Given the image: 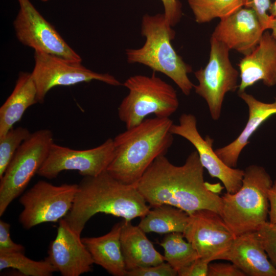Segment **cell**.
Returning <instances> with one entry per match:
<instances>
[{"instance_id":"cell-20","label":"cell","mask_w":276,"mask_h":276,"mask_svg":"<svg viewBox=\"0 0 276 276\" xmlns=\"http://www.w3.org/2000/svg\"><path fill=\"white\" fill-rule=\"evenodd\" d=\"M121 223L120 242L127 271L165 261L164 255L156 250L146 233L138 226L125 220Z\"/></svg>"},{"instance_id":"cell-10","label":"cell","mask_w":276,"mask_h":276,"mask_svg":"<svg viewBox=\"0 0 276 276\" xmlns=\"http://www.w3.org/2000/svg\"><path fill=\"white\" fill-rule=\"evenodd\" d=\"M19 8L13 22L16 37L22 44L71 62L82 58L65 41L30 0H17Z\"/></svg>"},{"instance_id":"cell-6","label":"cell","mask_w":276,"mask_h":276,"mask_svg":"<svg viewBox=\"0 0 276 276\" xmlns=\"http://www.w3.org/2000/svg\"><path fill=\"white\" fill-rule=\"evenodd\" d=\"M129 90L118 107V116L126 129L133 127L149 114L169 118L177 109V93L170 84L155 75H137L123 84Z\"/></svg>"},{"instance_id":"cell-28","label":"cell","mask_w":276,"mask_h":276,"mask_svg":"<svg viewBox=\"0 0 276 276\" xmlns=\"http://www.w3.org/2000/svg\"><path fill=\"white\" fill-rule=\"evenodd\" d=\"M257 232L265 252L276 267V224L267 221Z\"/></svg>"},{"instance_id":"cell-22","label":"cell","mask_w":276,"mask_h":276,"mask_svg":"<svg viewBox=\"0 0 276 276\" xmlns=\"http://www.w3.org/2000/svg\"><path fill=\"white\" fill-rule=\"evenodd\" d=\"M121 226L118 223L104 235L81 238L94 263L114 276H126L127 271L121 246Z\"/></svg>"},{"instance_id":"cell-33","label":"cell","mask_w":276,"mask_h":276,"mask_svg":"<svg viewBox=\"0 0 276 276\" xmlns=\"http://www.w3.org/2000/svg\"><path fill=\"white\" fill-rule=\"evenodd\" d=\"M164 8L165 18L172 27L177 24L182 17L181 5L178 0H160Z\"/></svg>"},{"instance_id":"cell-34","label":"cell","mask_w":276,"mask_h":276,"mask_svg":"<svg viewBox=\"0 0 276 276\" xmlns=\"http://www.w3.org/2000/svg\"><path fill=\"white\" fill-rule=\"evenodd\" d=\"M210 263L198 258L189 265L177 271L179 276H208Z\"/></svg>"},{"instance_id":"cell-4","label":"cell","mask_w":276,"mask_h":276,"mask_svg":"<svg viewBox=\"0 0 276 276\" xmlns=\"http://www.w3.org/2000/svg\"><path fill=\"white\" fill-rule=\"evenodd\" d=\"M141 33L145 38V42L140 48L126 50L127 62L142 64L154 72L165 74L183 94L189 95L194 86L188 77L192 68L172 46L171 41L174 39L175 33L164 14H145L142 19Z\"/></svg>"},{"instance_id":"cell-1","label":"cell","mask_w":276,"mask_h":276,"mask_svg":"<svg viewBox=\"0 0 276 276\" xmlns=\"http://www.w3.org/2000/svg\"><path fill=\"white\" fill-rule=\"evenodd\" d=\"M204 168L197 152H191L182 166L169 162L165 155L156 158L135 184L152 208L163 204L179 208L189 215L203 209L220 214L222 200L219 183L204 181Z\"/></svg>"},{"instance_id":"cell-30","label":"cell","mask_w":276,"mask_h":276,"mask_svg":"<svg viewBox=\"0 0 276 276\" xmlns=\"http://www.w3.org/2000/svg\"><path fill=\"white\" fill-rule=\"evenodd\" d=\"M270 0H243V7L252 9L256 13L263 28L268 30L271 16L268 12Z\"/></svg>"},{"instance_id":"cell-35","label":"cell","mask_w":276,"mask_h":276,"mask_svg":"<svg viewBox=\"0 0 276 276\" xmlns=\"http://www.w3.org/2000/svg\"><path fill=\"white\" fill-rule=\"evenodd\" d=\"M268 199L269 202V221L276 224V179L273 182L269 190Z\"/></svg>"},{"instance_id":"cell-15","label":"cell","mask_w":276,"mask_h":276,"mask_svg":"<svg viewBox=\"0 0 276 276\" xmlns=\"http://www.w3.org/2000/svg\"><path fill=\"white\" fill-rule=\"evenodd\" d=\"M47 258L63 276H79L91 270V256L64 218L59 220L55 239L51 242Z\"/></svg>"},{"instance_id":"cell-31","label":"cell","mask_w":276,"mask_h":276,"mask_svg":"<svg viewBox=\"0 0 276 276\" xmlns=\"http://www.w3.org/2000/svg\"><path fill=\"white\" fill-rule=\"evenodd\" d=\"M9 223L0 220V253L25 252V247L21 244L13 242L10 236Z\"/></svg>"},{"instance_id":"cell-2","label":"cell","mask_w":276,"mask_h":276,"mask_svg":"<svg viewBox=\"0 0 276 276\" xmlns=\"http://www.w3.org/2000/svg\"><path fill=\"white\" fill-rule=\"evenodd\" d=\"M78 185L72 206L64 219L80 236L87 222L98 213L131 221L142 218L150 210L135 185L124 183L107 171L96 176L84 177Z\"/></svg>"},{"instance_id":"cell-27","label":"cell","mask_w":276,"mask_h":276,"mask_svg":"<svg viewBox=\"0 0 276 276\" xmlns=\"http://www.w3.org/2000/svg\"><path fill=\"white\" fill-rule=\"evenodd\" d=\"M31 134L27 128L19 127L12 128L0 137V178L20 145Z\"/></svg>"},{"instance_id":"cell-14","label":"cell","mask_w":276,"mask_h":276,"mask_svg":"<svg viewBox=\"0 0 276 276\" xmlns=\"http://www.w3.org/2000/svg\"><path fill=\"white\" fill-rule=\"evenodd\" d=\"M170 132L185 138L194 146L203 167L212 177L222 182L226 192L235 193L240 189L244 171L229 167L220 159L213 148V140L208 135L204 139L199 133L195 116L191 113L182 114L179 124H173Z\"/></svg>"},{"instance_id":"cell-36","label":"cell","mask_w":276,"mask_h":276,"mask_svg":"<svg viewBox=\"0 0 276 276\" xmlns=\"http://www.w3.org/2000/svg\"><path fill=\"white\" fill-rule=\"evenodd\" d=\"M269 29L271 30V35L276 39V17H271L268 26Z\"/></svg>"},{"instance_id":"cell-25","label":"cell","mask_w":276,"mask_h":276,"mask_svg":"<svg viewBox=\"0 0 276 276\" xmlns=\"http://www.w3.org/2000/svg\"><path fill=\"white\" fill-rule=\"evenodd\" d=\"M198 24L220 19L234 13L243 7V0H187Z\"/></svg>"},{"instance_id":"cell-21","label":"cell","mask_w":276,"mask_h":276,"mask_svg":"<svg viewBox=\"0 0 276 276\" xmlns=\"http://www.w3.org/2000/svg\"><path fill=\"white\" fill-rule=\"evenodd\" d=\"M37 103L32 73L20 72L13 91L0 108V137L13 128L29 107Z\"/></svg>"},{"instance_id":"cell-26","label":"cell","mask_w":276,"mask_h":276,"mask_svg":"<svg viewBox=\"0 0 276 276\" xmlns=\"http://www.w3.org/2000/svg\"><path fill=\"white\" fill-rule=\"evenodd\" d=\"M9 268L27 276H51L56 271L47 257L34 261L26 257L24 252L0 253V270Z\"/></svg>"},{"instance_id":"cell-37","label":"cell","mask_w":276,"mask_h":276,"mask_svg":"<svg viewBox=\"0 0 276 276\" xmlns=\"http://www.w3.org/2000/svg\"><path fill=\"white\" fill-rule=\"evenodd\" d=\"M268 12L271 17H276V0L273 3L271 4Z\"/></svg>"},{"instance_id":"cell-32","label":"cell","mask_w":276,"mask_h":276,"mask_svg":"<svg viewBox=\"0 0 276 276\" xmlns=\"http://www.w3.org/2000/svg\"><path fill=\"white\" fill-rule=\"evenodd\" d=\"M245 273L234 264H209L208 276H245Z\"/></svg>"},{"instance_id":"cell-13","label":"cell","mask_w":276,"mask_h":276,"mask_svg":"<svg viewBox=\"0 0 276 276\" xmlns=\"http://www.w3.org/2000/svg\"><path fill=\"white\" fill-rule=\"evenodd\" d=\"M183 235L199 258L211 262L224 260L236 237L219 214L203 209L189 215Z\"/></svg>"},{"instance_id":"cell-38","label":"cell","mask_w":276,"mask_h":276,"mask_svg":"<svg viewBox=\"0 0 276 276\" xmlns=\"http://www.w3.org/2000/svg\"><path fill=\"white\" fill-rule=\"evenodd\" d=\"M40 1H41V2H48V1H49L50 0H40Z\"/></svg>"},{"instance_id":"cell-24","label":"cell","mask_w":276,"mask_h":276,"mask_svg":"<svg viewBox=\"0 0 276 276\" xmlns=\"http://www.w3.org/2000/svg\"><path fill=\"white\" fill-rule=\"evenodd\" d=\"M184 238L181 233H171L166 234L160 243L165 261L177 271L199 258L192 244Z\"/></svg>"},{"instance_id":"cell-5","label":"cell","mask_w":276,"mask_h":276,"mask_svg":"<svg viewBox=\"0 0 276 276\" xmlns=\"http://www.w3.org/2000/svg\"><path fill=\"white\" fill-rule=\"evenodd\" d=\"M244 171L240 189L235 193L226 192L221 196L220 215L236 236L257 231L267 221L268 192L273 183L263 167L252 165Z\"/></svg>"},{"instance_id":"cell-18","label":"cell","mask_w":276,"mask_h":276,"mask_svg":"<svg viewBox=\"0 0 276 276\" xmlns=\"http://www.w3.org/2000/svg\"><path fill=\"white\" fill-rule=\"evenodd\" d=\"M225 260L234 264L246 275L276 276V267L268 260L257 231L236 236Z\"/></svg>"},{"instance_id":"cell-7","label":"cell","mask_w":276,"mask_h":276,"mask_svg":"<svg viewBox=\"0 0 276 276\" xmlns=\"http://www.w3.org/2000/svg\"><path fill=\"white\" fill-rule=\"evenodd\" d=\"M53 143L52 132L43 129L31 133L20 145L0 178V216L37 174Z\"/></svg>"},{"instance_id":"cell-29","label":"cell","mask_w":276,"mask_h":276,"mask_svg":"<svg viewBox=\"0 0 276 276\" xmlns=\"http://www.w3.org/2000/svg\"><path fill=\"white\" fill-rule=\"evenodd\" d=\"M177 271L168 263L140 267L126 271V276H176Z\"/></svg>"},{"instance_id":"cell-9","label":"cell","mask_w":276,"mask_h":276,"mask_svg":"<svg viewBox=\"0 0 276 276\" xmlns=\"http://www.w3.org/2000/svg\"><path fill=\"white\" fill-rule=\"evenodd\" d=\"M78 184L55 186L40 180L22 194L19 201L24 209L19 216L23 227L29 229L45 222H55L70 212Z\"/></svg>"},{"instance_id":"cell-3","label":"cell","mask_w":276,"mask_h":276,"mask_svg":"<svg viewBox=\"0 0 276 276\" xmlns=\"http://www.w3.org/2000/svg\"><path fill=\"white\" fill-rule=\"evenodd\" d=\"M169 118L145 119L113 139L114 156L107 171L127 185H135L158 157L165 155L173 142Z\"/></svg>"},{"instance_id":"cell-17","label":"cell","mask_w":276,"mask_h":276,"mask_svg":"<svg viewBox=\"0 0 276 276\" xmlns=\"http://www.w3.org/2000/svg\"><path fill=\"white\" fill-rule=\"evenodd\" d=\"M241 82L240 93L259 81L268 87L276 84V39L264 31L256 47L244 56L238 64Z\"/></svg>"},{"instance_id":"cell-16","label":"cell","mask_w":276,"mask_h":276,"mask_svg":"<svg viewBox=\"0 0 276 276\" xmlns=\"http://www.w3.org/2000/svg\"><path fill=\"white\" fill-rule=\"evenodd\" d=\"M265 31L255 11L243 7L221 19L211 38L222 43L230 50H234L246 56L258 44Z\"/></svg>"},{"instance_id":"cell-23","label":"cell","mask_w":276,"mask_h":276,"mask_svg":"<svg viewBox=\"0 0 276 276\" xmlns=\"http://www.w3.org/2000/svg\"><path fill=\"white\" fill-rule=\"evenodd\" d=\"M141 218L138 226L145 233L167 234L183 233L188 222L189 215L176 207L163 204L153 208Z\"/></svg>"},{"instance_id":"cell-19","label":"cell","mask_w":276,"mask_h":276,"mask_svg":"<svg viewBox=\"0 0 276 276\" xmlns=\"http://www.w3.org/2000/svg\"><path fill=\"white\" fill-rule=\"evenodd\" d=\"M246 104L248 118L244 129L232 142L215 150L217 156L227 166L236 168L240 153L249 143V139L268 118L276 114V98L272 103H265L256 99L245 91L238 93Z\"/></svg>"},{"instance_id":"cell-12","label":"cell","mask_w":276,"mask_h":276,"mask_svg":"<svg viewBox=\"0 0 276 276\" xmlns=\"http://www.w3.org/2000/svg\"><path fill=\"white\" fill-rule=\"evenodd\" d=\"M113 156V139L111 138L97 147L86 150H75L54 143L37 174L53 179L63 171L75 170L84 177H94L107 171Z\"/></svg>"},{"instance_id":"cell-8","label":"cell","mask_w":276,"mask_h":276,"mask_svg":"<svg viewBox=\"0 0 276 276\" xmlns=\"http://www.w3.org/2000/svg\"><path fill=\"white\" fill-rule=\"evenodd\" d=\"M209 61L205 66L194 72L198 84L195 93L206 101L214 120L221 116L225 95L239 87V72L229 59L230 50L222 43L211 38Z\"/></svg>"},{"instance_id":"cell-11","label":"cell","mask_w":276,"mask_h":276,"mask_svg":"<svg viewBox=\"0 0 276 276\" xmlns=\"http://www.w3.org/2000/svg\"><path fill=\"white\" fill-rule=\"evenodd\" d=\"M34 66L31 73L40 103L43 102L49 90L56 86H68L93 80L112 86L122 85L113 76L94 72L81 63L71 62L37 51H34Z\"/></svg>"}]
</instances>
